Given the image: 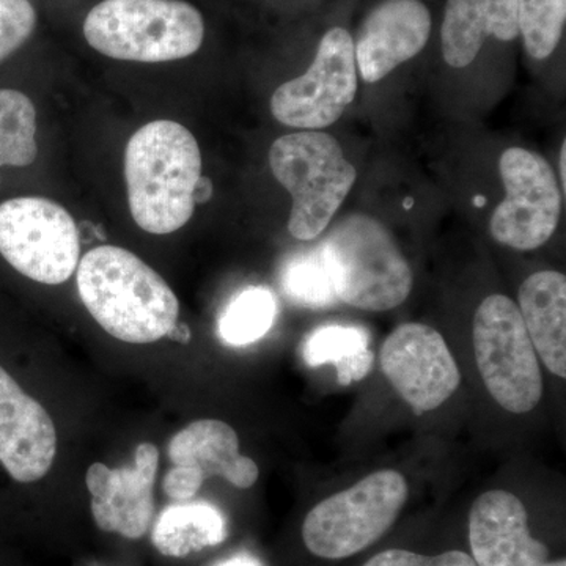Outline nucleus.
<instances>
[{
  "mask_svg": "<svg viewBox=\"0 0 566 566\" xmlns=\"http://www.w3.org/2000/svg\"><path fill=\"white\" fill-rule=\"evenodd\" d=\"M488 36L513 41L520 36L517 0H447L442 21V55L452 69L475 61Z\"/></svg>",
  "mask_w": 566,
  "mask_h": 566,
  "instance_id": "17",
  "label": "nucleus"
},
{
  "mask_svg": "<svg viewBox=\"0 0 566 566\" xmlns=\"http://www.w3.org/2000/svg\"><path fill=\"white\" fill-rule=\"evenodd\" d=\"M431 35V14L420 0H385L370 11L354 41L365 82H379L423 51Z\"/></svg>",
  "mask_w": 566,
  "mask_h": 566,
  "instance_id": "15",
  "label": "nucleus"
},
{
  "mask_svg": "<svg viewBox=\"0 0 566 566\" xmlns=\"http://www.w3.org/2000/svg\"><path fill=\"white\" fill-rule=\"evenodd\" d=\"M218 566H262L255 558L249 556H237L229 558V560L222 562Z\"/></svg>",
  "mask_w": 566,
  "mask_h": 566,
  "instance_id": "30",
  "label": "nucleus"
},
{
  "mask_svg": "<svg viewBox=\"0 0 566 566\" xmlns=\"http://www.w3.org/2000/svg\"><path fill=\"white\" fill-rule=\"evenodd\" d=\"M565 156H566V148H565V140L564 145H562V151H560V175H562V186H565L566 175H565Z\"/></svg>",
  "mask_w": 566,
  "mask_h": 566,
  "instance_id": "31",
  "label": "nucleus"
},
{
  "mask_svg": "<svg viewBox=\"0 0 566 566\" xmlns=\"http://www.w3.org/2000/svg\"><path fill=\"white\" fill-rule=\"evenodd\" d=\"M200 177L199 144L180 123H148L126 145L129 211L145 232L169 234L186 226L196 210L193 189Z\"/></svg>",
  "mask_w": 566,
  "mask_h": 566,
  "instance_id": "2",
  "label": "nucleus"
},
{
  "mask_svg": "<svg viewBox=\"0 0 566 566\" xmlns=\"http://www.w3.org/2000/svg\"><path fill=\"white\" fill-rule=\"evenodd\" d=\"M319 249L340 303L387 312L408 300L415 282L411 266L378 219L360 212L342 219Z\"/></svg>",
  "mask_w": 566,
  "mask_h": 566,
  "instance_id": "3",
  "label": "nucleus"
},
{
  "mask_svg": "<svg viewBox=\"0 0 566 566\" xmlns=\"http://www.w3.org/2000/svg\"><path fill=\"white\" fill-rule=\"evenodd\" d=\"M84 35L107 57L161 63L196 54L205 24L199 10L181 0H104L85 18Z\"/></svg>",
  "mask_w": 566,
  "mask_h": 566,
  "instance_id": "4",
  "label": "nucleus"
},
{
  "mask_svg": "<svg viewBox=\"0 0 566 566\" xmlns=\"http://www.w3.org/2000/svg\"><path fill=\"white\" fill-rule=\"evenodd\" d=\"M270 167L292 196L289 230L301 241L315 240L327 229L357 178L338 140L322 132L279 137L271 145Z\"/></svg>",
  "mask_w": 566,
  "mask_h": 566,
  "instance_id": "5",
  "label": "nucleus"
},
{
  "mask_svg": "<svg viewBox=\"0 0 566 566\" xmlns=\"http://www.w3.org/2000/svg\"><path fill=\"white\" fill-rule=\"evenodd\" d=\"M517 308L539 359L551 374L566 378V277L539 271L521 285Z\"/></svg>",
  "mask_w": 566,
  "mask_h": 566,
  "instance_id": "18",
  "label": "nucleus"
},
{
  "mask_svg": "<svg viewBox=\"0 0 566 566\" xmlns=\"http://www.w3.org/2000/svg\"><path fill=\"white\" fill-rule=\"evenodd\" d=\"M158 447L137 446L132 468L111 469L95 463L85 475L92 497V515L103 532L123 538L139 539L147 535L155 520V486L158 474Z\"/></svg>",
  "mask_w": 566,
  "mask_h": 566,
  "instance_id": "12",
  "label": "nucleus"
},
{
  "mask_svg": "<svg viewBox=\"0 0 566 566\" xmlns=\"http://www.w3.org/2000/svg\"><path fill=\"white\" fill-rule=\"evenodd\" d=\"M364 566H476L471 554L447 551L438 556H423L406 549H387L376 554Z\"/></svg>",
  "mask_w": 566,
  "mask_h": 566,
  "instance_id": "26",
  "label": "nucleus"
},
{
  "mask_svg": "<svg viewBox=\"0 0 566 566\" xmlns=\"http://www.w3.org/2000/svg\"><path fill=\"white\" fill-rule=\"evenodd\" d=\"M499 170L506 196L491 218V234L516 251L542 248L560 221V186L553 167L538 153L513 147L502 153Z\"/></svg>",
  "mask_w": 566,
  "mask_h": 566,
  "instance_id": "9",
  "label": "nucleus"
},
{
  "mask_svg": "<svg viewBox=\"0 0 566 566\" xmlns=\"http://www.w3.org/2000/svg\"><path fill=\"white\" fill-rule=\"evenodd\" d=\"M167 337L174 338V340L181 342V344H188L189 338H191V333H189V327L186 324H175L170 334Z\"/></svg>",
  "mask_w": 566,
  "mask_h": 566,
  "instance_id": "29",
  "label": "nucleus"
},
{
  "mask_svg": "<svg viewBox=\"0 0 566 566\" xmlns=\"http://www.w3.org/2000/svg\"><path fill=\"white\" fill-rule=\"evenodd\" d=\"M76 222L61 205L43 197H18L0 205V255L44 285L69 281L80 264Z\"/></svg>",
  "mask_w": 566,
  "mask_h": 566,
  "instance_id": "8",
  "label": "nucleus"
},
{
  "mask_svg": "<svg viewBox=\"0 0 566 566\" xmlns=\"http://www.w3.org/2000/svg\"><path fill=\"white\" fill-rule=\"evenodd\" d=\"M281 285L290 301L304 307L324 308L338 303L319 245L286 260Z\"/></svg>",
  "mask_w": 566,
  "mask_h": 566,
  "instance_id": "23",
  "label": "nucleus"
},
{
  "mask_svg": "<svg viewBox=\"0 0 566 566\" xmlns=\"http://www.w3.org/2000/svg\"><path fill=\"white\" fill-rule=\"evenodd\" d=\"M381 370L417 415L434 411L461 385L460 368L444 337L422 323H406L386 338Z\"/></svg>",
  "mask_w": 566,
  "mask_h": 566,
  "instance_id": "11",
  "label": "nucleus"
},
{
  "mask_svg": "<svg viewBox=\"0 0 566 566\" xmlns=\"http://www.w3.org/2000/svg\"><path fill=\"white\" fill-rule=\"evenodd\" d=\"M538 566H566L565 558H560V560H554V562H545V564L538 565Z\"/></svg>",
  "mask_w": 566,
  "mask_h": 566,
  "instance_id": "32",
  "label": "nucleus"
},
{
  "mask_svg": "<svg viewBox=\"0 0 566 566\" xmlns=\"http://www.w3.org/2000/svg\"><path fill=\"white\" fill-rule=\"evenodd\" d=\"M277 315L274 294L264 286H249L230 301L219 318V335L226 344L244 346L262 338Z\"/></svg>",
  "mask_w": 566,
  "mask_h": 566,
  "instance_id": "22",
  "label": "nucleus"
},
{
  "mask_svg": "<svg viewBox=\"0 0 566 566\" xmlns=\"http://www.w3.org/2000/svg\"><path fill=\"white\" fill-rule=\"evenodd\" d=\"M476 367L495 403L512 415H527L543 397V376L534 344L515 301L491 294L472 324Z\"/></svg>",
  "mask_w": 566,
  "mask_h": 566,
  "instance_id": "7",
  "label": "nucleus"
},
{
  "mask_svg": "<svg viewBox=\"0 0 566 566\" xmlns=\"http://www.w3.org/2000/svg\"><path fill=\"white\" fill-rule=\"evenodd\" d=\"M77 292L96 323L126 344L167 337L180 314L172 289L144 260L117 245H99L77 264Z\"/></svg>",
  "mask_w": 566,
  "mask_h": 566,
  "instance_id": "1",
  "label": "nucleus"
},
{
  "mask_svg": "<svg viewBox=\"0 0 566 566\" xmlns=\"http://www.w3.org/2000/svg\"><path fill=\"white\" fill-rule=\"evenodd\" d=\"M35 21L29 0H0V62L31 36Z\"/></svg>",
  "mask_w": 566,
  "mask_h": 566,
  "instance_id": "25",
  "label": "nucleus"
},
{
  "mask_svg": "<svg viewBox=\"0 0 566 566\" xmlns=\"http://www.w3.org/2000/svg\"><path fill=\"white\" fill-rule=\"evenodd\" d=\"M566 0H517V25L535 61L549 57L564 35Z\"/></svg>",
  "mask_w": 566,
  "mask_h": 566,
  "instance_id": "24",
  "label": "nucleus"
},
{
  "mask_svg": "<svg viewBox=\"0 0 566 566\" xmlns=\"http://www.w3.org/2000/svg\"><path fill=\"white\" fill-rule=\"evenodd\" d=\"M368 344L370 335L363 327L331 324L308 335L304 359L312 367L334 364L338 382L348 386L364 379L374 367V353Z\"/></svg>",
  "mask_w": 566,
  "mask_h": 566,
  "instance_id": "20",
  "label": "nucleus"
},
{
  "mask_svg": "<svg viewBox=\"0 0 566 566\" xmlns=\"http://www.w3.org/2000/svg\"><path fill=\"white\" fill-rule=\"evenodd\" d=\"M36 111L29 96L0 88V167L31 166L39 155Z\"/></svg>",
  "mask_w": 566,
  "mask_h": 566,
  "instance_id": "21",
  "label": "nucleus"
},
{
  "mask_svg": "<svg viewBox=\"0 0 566 566\" xmlns=\"http://www.w3.org/2000/svg\"><path fill=\"white\" fill-rule=\"evenodd\" d=\"M205 480L191 469L174 465L164 479V493L175 502L191 501L193 495L199 493Z\"/></svg>",
  "mask_w": 566,
  "mask_h": 566,
  "instance_id": "27",
  "label": "nucleus"
},
{
  "mask_svg": "<svg viewBox=\"0 0 566 566\" xmlns=\"http://www.w3.org/2000/svg\"><path fill=\"white\" fill-rule=\"evenodd\" d=\"M212 193V182L210 178L200 177L197 181L196 189H193V202L203 203L210 200Z\"/></svg>",
  "mask_w": 566,
  "mask_h": 566,
  "instance_id": "28",
  "label": "nucleus"
},
{
  "mask_svg": "<svg viewBox=\"0 0 566 566\" xmlns=\"http://www.w3.org/2000/svg\"><path fill=\"white\" fill-rule=\"evenodd\" d=\"M226 520L207 502H180L164 510L153 526L151 539L163 556L182 558L226 538Z\"/></svg>",
  "mask_w": 566,
  "mask_h": 566,
  "instance_id": "19",
  "label": "nucleus"
},
{
  "mask_svg": "<svg viewBox=\"0 0 566 566\" xmlns=\"http://www.w3.org/2000/svg\"><path fill=\"white\" fill-rule=\"evenodd\" d=\"M356 93L353 36L345 29L334 28L319 41L311 69L274 92L271 112L282 125L319 132L340 120Z\"/></svg>",
  "mask_w": 566,
  "mask_h": 566,
  "instance_id": "10",
  "label": "nucleus"
},
{
  "mask_svg": "<svg viewBox=\"0 0 566 566\" xmlns=\"http://www.w3.org/2000/svg\"><path fill=\"white\" fill-rule=\"evenodd\" d=\"M57 455V431L44 406L0 365V464L20 483L39 482Z\"/></svg>",
  "mask_w": 566,
  "mask_h": 566,
  "instance_id": "13",
  "label": "nucleus"
},
{
  "mask_svg": "<svg viewBox=\"0 0 566 566\" xmlns=\"http://www.w3.org/2000/svg\"><path fill=\"white\" fill-rule=\"evenodd\" d=\"M406 479L394 469L374 472L316 504L305 516L308 553L342 560L363 553L390 531L408 501Z\"/></svg>",
  "mask_w": 566,
  "mask_h": 566,
  "instance_id": "6",
  "label": "nucleus"
},
{
  "mask_svg": "<svg viewBox=\"0 0 566 566\" xmlns=\"http://www.w3.org/2000/svg\"><path fill=\"white\" fill-rule=\"evenodd\" d=\"M169 460L202 476H222L240 490L255 485L260 471L255 461L241 455L237 431L222 420H197L170 439Z\"/></svg>",
  "mask_w": 566,
  "mask_h": 566,
  "instance_id": "16",
  "label": "nucleus"
},
{
  "mask_svg": "<svg viewBox=\"0 0 566 566\" xmlns=\"http://www.w3.org/2000/svg\"><path fill=\"white\" fill-rule=\"evenodd\" d=\"M469 546L476 566H538L549 549L531 534L526 506L510 491L480 494L469 513Z\"/></svg>",
  "mask_w": 566,
  "mask_h": 566,
  "instance_id": "14",
  "label": "nucleus"
}]
</instances>
